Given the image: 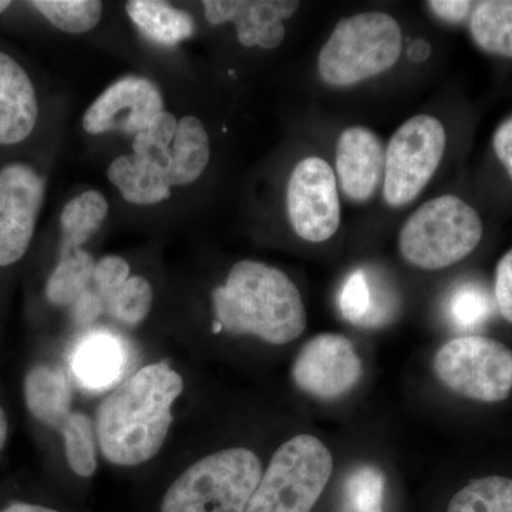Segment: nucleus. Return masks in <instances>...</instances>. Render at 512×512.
Listing matches in <instances>:
<instances>
[{
	"instance_id": "4be33fe9",
	"label": "nucleus",
	"mask_w": 512,
	"mask_h": 512,
	"mask_svg": "<svg viewBox=\"0 0 512 512\" xmlns=\"http://www.w3.org/2000/svg\"><path fill=\"white\" fill-rule=\"evenodd\" d=\"M474 42L488 55L512 59V0H484L470 16Z\"/></svg>"
},
{
	"instance_id": "9b49d317",
	"label": "nucleus",
	"mask_w": 512,
	"mask_h": 512,
	"mask_svg": "<svg viewBox=\"0 0 512 512\" xmlns=\"http://www.w3.org/2000/svg\"><path fill=\"white\" fill-rule=\"evenodd\" d=\"M363 365L348 338L322 333L303 346L292 366L298 389L319 400H336L355 389Z\"/></svg>"
},
{
	"instance_id": "b1692460",
	"label": "nucleus",
	"mask_w": 512,
	"mask_h": 512,
	"mask_svg": "<svg viewBox=\"0 0 512 512\" xmlns=\"http://www.w3.org/2000/svg\"><path fill=\"white\" fill-rule=\"evenodd\" d=\"M94 268L93 256L83 248L60 252L59 262L47 281V301L59 308H72L77 299L89 291L87 286L93 281Z\"/></svg>"
},
{
	"instance_id": "423d86ee",
	"label": "nucleus",
	"mask_w": 512,
	"mask_h": 512,
	"mask_svg": "<svg viewBox=\"0 0 512 512\" xmlns=\"http://www.w3.org/2000/svg\"><path fill=\"white\" fill-rule=\"evenodd\" d=\"M332 471V453L318 437H293L275 451L245 512H311Z\"/></svg>"
},
{
	"instance_id": "f8f14e48",
	"label": "nucleus",
	"mask_w": 512,
	"mask_h": 512,
	"mask_svg": "<svg viewBox=\"0 0 512 512\" xmlns=\"http://www.w3.org/2000/svg\"><path fill=\"white\" fill-rule=\"evenodd\" d=\"M161 111L164 99L157 84L146 77L126 76L90 104L83 116V128L94 136L121 131L136 137Z\"/></svg>"
},
{
	"instance_id": "dca6fc26",
	"label": "nucleus",
	"mask_w": 512,
	"mask_h": 512,
	"mask_svg": "<svg viewBox=\"0 0 512 512\" xmlns=\"http://www.w3.org/2000/svg\"><path fill=\"white\" fill-rule=\"evenodd\" d=\"M399 302L387 281L367 269H356L343 282L339 309L343 318L359 328H383L396 316Z\"/></svg>"
},
{
	"instance_id": "e433bc0d",
	"label": "nucleus",
	"mask_w": 512,
	"mask_h": 512,
	"mask_svg": "<svg viewBox=\"0 0 512 512\" xmlns=\"http://www.w3.org/2000/svg\"><path fill=\"white\" fill-rule=\"evenodd\" d=\"M2 512H59L52 508L42 507V505L13 503L6 507Z\"/></svg>"
},
{
	"instance_id": "6ab92c4d",
	"label": "nucleus",
	"mask_w": 512,
	"mask_h": 512,
	"mask_svg": "<svg viewBox=\"0 0 512 512\" xmlns=\"http://www.w3.org/2000/svg\"><path fill=\"white\" fill-rule=\"evenodd\" d=\"M210 157V137L201 120L194 116L178 120L168 167L171 185L184 187L195 183L207 170Z\"/></svg>"
},
{
	"instance_id": "39448f33",
	"label": "nucleus",
	"mask_w": 512,
	"mask_h": 512,
	"mask_svg": "<svg viewBox=\"0 0 512 512\" xmlns=\"http://www.w3.org/2000/svg\"><path fill=\"white\" fill-rule=\"evenodd\" d=\"M483 231L473 207L454 195H443L410 215L400 231V254L416 268L439 271L473 254Z\"/></svg>"
},
{
	"instance_id": "f704fd0d",
	"label": "nucleus",
	"mask_w": 512,
	"mask_h": 512,
	"mask_svg": "<svg viewBox=\"0 0 512 512\" xmlns=\"http://www.w3.org/2000/svg\"><path fill=\"white\" fill-rule=\"evenodd\" d=\"M103 308L104 303L99 293L86 291L72 306L73 318L79 325L86 326L99 318Z\"/></svg>"
},
{
	"instance_id": "7c9ffc66",
	"label": "nucleus",
	"mask_w": 512,
	"mask_h": 512,
	"mask_svg": "<svg viewBox=\"0 0 512 512\" xmlns=\"http://www.w3.org/2000/svg\"><path fill=\"white\" fill-rule=\"evenodd\" d=\"M177 127V117L168 111H161L141 133L134 137V153L157 161L168 171L171 161V146H173Z\"/></svg>"
},
{
	"instance_id": "cd10ccee",
	"label": "nucleus",
	"mask_w": 512,
	"mask_h": 512,
	"mask_svg": "<svg viewBox=\"0 0 512 512\" xmlns=\"http://www.w3.org/2000/svg\"><path fill=\"white\" fill-rule=\"evenodd\" d=\"M386 478L379 468L365 464L346 478V512H383Z\"/></svg>"
},
{
	"instance_id": "c756f323",
	"label": "nucleus",
	"mask_w": 512,
	"mask_h": 512,
	"mask_svg": "<svg viewBox=\"0 0 512 512\" xmlns=\"http://www.w3.org/2000/svg\"><path fill=\"white\" fill-rule=\"evenodd\" d=\"M153 286L143 276H131L111 298L109 311L128 326H136L147 318L153 306Z\"/></svg>"
},
{
	"instance_id": "2f4dec72",
	"label": "nucleus",
	"mask_w": 512,
	"mask_h": 512,
	"mask_svg": "<svg viewBox=\"0 0 512 512\" xmlns=\"http://www.w3.org/2000/svg\"><path fill=\"white\" fill-rule=\"evenodd\" d=\"M130 278V265L126 259L117 255H109L97 262L94 268L93 281L104 305H109L121 286Z\"/></svg>"
},
{
	"instance_id": "7ed1b4c3",
	"label": "nucleus",
	"mask_w": 512,
	"mask_h": 512,
	"mask_svg": "<svg viewBox=\"0 0 512 512\" xmlns=\"http://www.w3.org/2000/svg\"><path fill=\"white\" fill-rule=\"evenodd\" d=\"M402 47V29L387 13L349 16L339 20L320 50V79L333 87L355 86L392 69Z\"/></svg>"
},
{
	"instance_id": "0eeeda50",
	"label": "nucleus",
	"mask_w": 512,
	"mask_h": 512,
	"mask_svg": "<svg viewBox=\"0 0 512 512\" xmlns=\"http://www.w3.org/2000/svg\"><path fill=\"white\" fill-rule=\"evenodd\" d=\"M437 379L451 392L481 403H500L512 390V350L485 336L448 340L433 360Z\"/></svg>"
},
{
	"instance_id": "f03ea898",
	"label": "nucleus",
	"mask_w": 512,
	"mask_h": 512,
	"mask_svg": "<svg viewBox=\"0 0 512 512\" xmlns=\"http://www.w3.org/2000/svg\"><path fill=\"white\" fill-rule=\"evenodd\" d=\"M212 309L231 335L256 336L286 345L305 332L306 311L292 279L264 262H238L227 282L212 292Z\"/></svg>"
},
{
	"instance_id": "2eb2a0df",
	"label": "nucleus",
	"mask_w": 512,
	"mask_h": 512,
	"mask_svg": "<svg viewBox=\"0 0 512 512\" xmlns=\"http://www.w3.org/2000/svg\"><path fill=\"white\" fill-rule=\"evenodd\" d=\"M39 114L32 77L15 57L0 50V146L28 140L36 130Z\"/></svg>"
},
{
	"instance_id": "4468645a",
	"label": "nucleus",
	"mask_w": 512,
	"mask_h": 512,
	"mask_svg": "<svg viewBox=\"0 0 512 512\" xmlns=\"http://www.w3.org/2000/svg\"><path fill=\"white\" fill-rule=\"evenodd\" d=\"M386 150L377 134L366 127L346 128L336 146V180L353 202H367L384 180Z\"/></svg>"
},
{
	"instance_id": "c9c22d12",
	"label": "nucleus",
	"mask_w": 512,
	"mask_h": 512,
	"mask_svg": "<svg viewBox=\"0 0 512 512\" xmlns=\"http://www.w3.org/2000/svg\"><path fill=\"white\" fill-rule=\"evenodd\" d=\"M493 146L498 160L512 180V116L507 117L495 130Z\"/></svg>"
},
{
	"instance_id": "58836bf2",
	"label": "nucleus",
	"mask_w": 512,
	"mask_h": 512,
	"mask_svg": "<svg viewBox=\"0 0 512 512\" xmlns=\"http://www.w3.org/2000/svg\"><path fill=\"white\" fill-rule=\"evenodd\" d=\"M10 6H12V2H9V0H0V16H2Z\"/></svg>"
},
{
	"instance_id": "a211bd4d",
	"label": "nucleus",
	"mask_w": 512,
	"mask_h": 512,
	"mask_svg": "<svg viewBox=\"0 0 512 512\" xmlns=\"http://www.w3.org/2000/svg\"><path fill=\"white\" fill-rule=\"evenodd\" d=\"M107 175L130 204H158L170 198L173 187L168 180L167 168L136 153L117 157L110 164Z\"/></svg>"
},
{
	"instance_id": "c85d7f7f",
	"label": "nucleus",
	"mask_w": 512,
	"mask_h": 512,
	"mask_svg": "<svg viewBox=\"0 0 512 512\" xmlns=\"http://www.w3.org/2000/svg\"><path fill=\"white\" fill-rule=\"evenodd\" d=\"M493 312L490 295L474 282L458 285L447 303L448 318L460 329H476Z\"/></svg>"
},
{
	"instance_id": "f3484780",
	"label": "nucleus",
	"mask_w": 512,
	"mask_h": 512,
	"mask_svg": "<svg viewBox=\"0 0 512 512\" xmlns=\"http://www.w3.org/2000/svg\"><path fill=\"white\" fill-rule=\"evenodd\" d=\"M25 402L37 421L62 431L74 413L72 387L66 372L50 365L32 367L25 379Z\"/></svg>"
},
{
	"instance_id": "72a5a7b5",
	"label": "nucleus",
	"mask_w": 512,
	"mask_h": 512,
	"mask_svg": "<svg viewBox=\"0 0 512 512\" xmlns=\"http://www.w3.org/2000/svg\"><path fill=\"white\" fill-rule=\"evenodd\" d=\"M474 5L476 3L467 2V0H431V2H427V6L437 18L447 23H453V25L464 22L467 16L473 12Z\"/></svg>"
},
{
	"instance_id": "20e7f679",
	"label": "nucleus",
	"mask_w": 512,
	"mask_h": 512,
	"mask_svg": "<svg viewBox=\"0 0 512 512\" xmlns=\"http://www.w3.org/2000/svg\"><path fill=\"white\" fill-rule=\"evenodd\" d=\"M261 477L254 451H218L192 464L170 485L161 512H245Z\"/></svg>"
},
{
	"instance_id": "ddd939ff",
	"label": "nucleus",
	"mask_w": 512,
	"mask_h": 512,
	"mask_svg": "<svg viewBox=\"0 0 512 512\" xmlns=\"http://www.w3.org/2000/svg\"><path fill=\"white\" fill-rule=\"evenodd\" d=\"M299 2L292 0H205V18L211 25L231 22L237 26L244 47L276 49L285 39L284 20L295 15Z\"/></svg>"
},
{
	"instance_id": "1a4fd4ad",
	"label": "nucleus",
	"mask_w": 512,
	"mask_h": 512,
	"mask_svg": "<svg viewBox=\"0 0 512 512\" xmlns=\"http://www.w3.org/2000/svg\"><path fill=\"white\" fill-rule=\"evenodd\" d=\"M286 210L293 231L305 241L319 244L338 232V180L328 161L306 157L295 165L286 190Z\"/></svg>"
},
{
	"instance_id": "6e6552de",
	"label": "nucleus",
	"mask_w": 512,
	"mask_h": 512,
	"mask_svg": "<svg viewBox=\"0 0 512 512\" xmlns=\"http://www.w3.org/2000/svg\"><path fill=\"white\" fill-rule=\"evenodd\" d=\"M447 136L436 117L420 114L397 128L386 150L383 197L393 208L416 200L443 160Z\"/></svg>"
},
{
	"instance_id": "f257e3e1",
	"label": "nucleus",
	"mask_w": 512,
	"mask_h": 512,
	"mask_svg": "<svg viewBox=\"0 0 512 512\" xmlns=\"http://www.w3.org/2000/svg\"><path fill=\"white\" fill-rule=\"evenodd\" d=\"M183 390V377L164 362L143 367L116 387L100 403L94 423L103 457L119 467L140 466L156 457Z\"/></svg>"
},
{
	"instance_id": "393cba45",
	"label": "nucleus",
	"mask_w": 512,
	"mask_h": 512,
	"mask_svg": "<svg viewBox=\"0 0 512 512\" xmlns=\"http://www.w3.org/2000/svg\"><path fill=\"white\" fill-rule=\"evenodd\" d=\"M447 512H512V478L488 476L471 480L451 498Z\"/></svg>"
},
{
	"instance_id": "bb28decb",
	"label": "nucleus",
	"mask_w": 512,
	"mask_h": 512,
	"mask_svg": "<svg viewBox=\"0 0 512 512\" xmlns=\"http://www.w3.org/2000/svg\"><path fill=\"white\" fill-rule=\"evenodd\" d=\"M60 433L73 473L84 478L92 477L97 470V439L92 419L83 412H74Z\"/></svg>"
},
{
	"instance_id": "a878e982",
	"label": "nucleus",
	"mask_w": 512,
	"mask_h": 512,
	"mask_svg": "<svg viewBox=\"0 0 512 512\" xmlns=\"http://www.w3.org/2000/svg\"><path fill=\"white\" fill-rule=\"evenodd\" d=\"M28 5L50 25L70 35L90 32L103 15V3L97 0H33Z\"/></svg>"
},
{
	"instance_id": "5701e85b",
	"label": "nucleus",
	"mask_w": 512,
	"mask_h": 512,
	"mask_svg": "<svg viewBox=\"0 0 512 512\" xmlns=\"http://www.w3.org/2000/svg\"><path fill=\"white\" fill-rule=\"evenodd\" d=\"M109 215V202L101 192L89 190L64 205L60 215V252L82 248Z\"/></svg>"
},
{
	"instance_id": "412c9836",
	"label": "nucleus",
	"mask_w": 512,
	"mask_h": 512,
	"mask_svg": "<svg viewBox=\"0 0 512 512\" xmlns=\"http://www.w3.org/2000/svg\"><path fill=\"white\" fill-rule=\"evenodd\" d=\"M126 353L116 339L93 336L77 348L73 369L80 382L92 389L109 386L123 370Z\"/></svg>"
},
{
	"instance_id": "aec40b11",
	"label": "nucleus",
	"mask_w": 512,
	"mask_h": 512,
	"mask_svg": "<svg viewBox=\"0 0 512 512\" xmlns=\"http://www.w3.org/2000/svg\"><path fill=\"white\" fill-rule=\"evenodd\" d=\"M126 12L143 35L160 45H178L194 33L191 16L165 2L131 0L126 3Z\"/></svg>"
},
{
	"instance_id": "9d476101",
	"label": "nucleus",
	"mask_w": 512,
	"mask_h": 512,
	"mask_svg": "<svg viewBox=\"0 0 512 512\" xmlns=\"http://www.w3.org/2000/svg\"><path fill=\"white\" fill-rule=\"evenodd\" d=\"M45 192V178L32 165L16 161L0 168V268L28 252Z\"/></svg>"
},
{
	"instance_id": "4c0bfd02",
	"label": "nucleus",
	"mask_w": 512,
	"mask_h": 512,
	"mask_svg": "<svg viewBox=\"0 0 512 512\" xmlns=\"http://www.w3.org/2000/svg\"><path fill=\"white\" fill-rule=\"evenodd\" d=\"M6 439H8V417L5 410L0 407V451L5 447Z\"/></svg>"
},
{
	"instance_id": "473e14b6",
	"label": "nucleus",
	"mask_w": 512,
	"mask_h": 512,
	"mask_svg": "<svg viewBox=\"0 0 512 512\" xmlns=\"http://www.w3.org/2000/svg\"><path fill=\"white\" fill-rule=\"evenodd\" d=\"M494 295L501 316L512 323V249L498 262Z\"/></svg>"
}]
</instances>
